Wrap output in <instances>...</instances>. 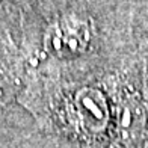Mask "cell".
<instances>
[{
	"label": "cell",
	"mask_w": 148,
	"mask_h": 148,
	"mask_svg": "<svg viewBox=\"0 0 148 148\" xmlns=\"http://www.w3.org/2000/svg\"><path fill=\"white\" fill-rule=\"evenodd\" d=\"M76 110L80 118V123L89 132H101L109 121V109L103 94L85 88L76 95Z\"/></svg>",
	"instance_id": "cell-2"
},
{
	"label": "cell",
	"mask_w": 148,
	"mask_h": 148,
	"mask_svg": "<svg viewBox=\"0 0 148 148\" xmlns=\"http://www.w3.org/2000/svg\"><path fill=\"white\" fill-rule=\"evenodd\" d=\"M91 26L85 18L65 15L53 23L44 36L45 49L58 56H74L89 45Z\"/></svg>",
	"instance_id": "cell-1"
}]
</instances>
